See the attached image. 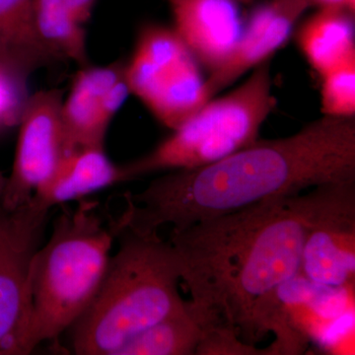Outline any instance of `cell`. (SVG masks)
<instances>
[{
	"label": "cell",
	"mask_w": 355,
	"mask_h": 355,
	"mask_svg": "<svg viewBox=\"0 0 355 355\" xmlns=\"http://www.w3.org/2000/svg\"><path fill=\"white\" fill-rule=\"evenodd\" d=\"M355 181V119L323 116L282 139L256 140L227 157L153 180L125 195L116 225L135 232L180 230L272 198Z\"/></svg>",
	"instance_id": "7a4b0ae2"
},
{
	"label": "cell",
	"mask_w": 355,
	"mask_h": 355,
	"mask_svg": "<svg viewBox=\"0 0 355 355\" xmlns=\"http://www.w3.org/2000/svg\"><path fill=\"white\" fill-rule=\"evenodd\" d=\"M321 78V109L324 116L354 118L355 60L327 72Z\"/></svg>",
	"instance_id": "ac0fdd59"
},
{
	"label": "cell",
	"mask_w": 355,
	"mask_h": 355,
	"mask_svg": "<svg viewBox=\"0 0 355 355\" xmlns=\"http://www.w3.org/2000/svg\"><path fill=\"white\" fill-rule=\"evenodd\" d=\"M7 178L3 176L1 172H0V198H1L2 193H3L4 187H6Z\"/></svg>",
	"instance_id": "7402d4cb"
},
{
	"label": "cell",
	"mask_w": 355,
	"mask_h": 355,
	"mask_svg": "<svg viewBox=\"0 0 355 355\" xmlns=\"http://www.w3.org/2000/svg\"><path fill=\"white\" fill-rule=\"evenodd\" d=\"M116 239L97 202L79 200L55 217L50 239L32 263L29 306L20 354L69 330L100 286Z\"/></svg>",
	"instance_id": "277c9868"
},
{
	"label": "cell",
	"mask_w": 355,
	"mask_h": 355,
	"mask_svg": "<svg viewBox=\"0 0 355 355\" xmlns=\"http://www.w3.org/2000/svg\"><path fill=\"white\" fill-rule=\"evenodd\" d=\"M275 106L268 60L227 95L210 99L153 151L121 165V182L151 173L196 169L227 157L258 140Z\"/></svg>",
	"instance_id": "5b68a950"
},
{
	"label": "cell",
	"mask_w": 355,
	"mask_h": 355,
	"mask_svg": "<svg viewBox=\"0 0 355 355\" xmlns=\"http://www.w3.org/2000/svg\"><path fill=\"white\" fill-rule=\"evenodd\" d=\"M53 60L35 27L34 0H0V62L27 79Z\"/></svg>",
	"instance_id": "9a60e30c"
},
{
	"label": "cell",
	"mask_w": 355,
	"mask_h": 355,
	"mask_svg": "<svg viewBox=\"0 0 355 355\" xmlns=\"http://www.w3.org/2000/svg\"><path fill=\"white\" fill-rule=\"evenodd\" d=\"M118 183H121V166L110 160L104 147H85L65 154L31 200L51 210Z\"/></svg>",
	"instance_id": "4fadbf2b"
},
{
	"label": "cell",
	"mask_w": 355,
	"mask_h": 355,
	"mask_svg": "<svg viewBox=\"0 0 355 355\" xmlns=\"http://www.w3.org/2000/svg\"><path fill=\"white\" fill-rule=\"evenodd\" d=\"M304 196L308 225L299 273L318 286H354L355 181L322 184Z\"/></svg>",
	"instance_id": "52a82bcc"
},
{
	"label": "cell",
	"mask_w": 355,
	"mask_h": 355,
	"mask_svg": "<svg viewBox=\"0 0 355 355\" xmlns=\"http://www.w3.org/2000/svg\"><path fill=\"white\" fill-rule=\"evenodd\" d=\"M64 92L49 89L28 97L19 125L12 172L0 205L14 209L29 202L67 154L62 105Z\"/></svg>",
	"instance_id": "9c48e42d"
},
{
	"label": "cell",
	"mask_w": 355,
	"mask_h": 355,
	"mask_svg": "<svg viewBox=\"0 0 355 355\" xmlns=\"http://www.w3.org/2000/svg\"><path fill=\"white\" fill-rule=\"evenodd\" d=\"M26 80L0 62V127L19 123L28 100Z\"/></svg>",
	"instance_id": "d6986e66"
},
{
	"label": "cell",
	"mask_w": 355,
	"mask_h": 355,
	"mask_svg": "<svg viewBox=\"0 0 355 355\" xmlns=\"http://www.w3.org/2000/svg\"><path fill=\"white\" fill-rule=\"evenodd\" d=\"M125 74L130 94L172 130L212 99L202 65L173 28L144 26Z\"/></svg>",
	"instance_id": "8992f818"
},
{
	"label": "cell",
	"mask_w": 355,
	"mask_h": 355,
	"mask_svg": "<svg viewBox=\"0 0 355 355\" xmlns=\"http://www.w3.org/2000/svg\"><path fill=\"white\" fill-rule=\"evenodd\" d=\"M312 6L310 0H270L256 9L243 25L227 60L209 72L207 88L212 98L249 70L270 60L291 36L296 23Z\"/></svg>",
	"instance_id": "30bf717a"
},
{
	"label": "cell",
	"mask_w": 355,
	"mask_h": 355,
	"mask_svg": "<svg viewBox=\"0 0 355 355\" xmlns=\"http://www.w3.org/2000/svg\"><path fill=\"white\" fill-rule=\"evenodd\" d=\"M312 6L321 7H342L354 14L355 0H310Z\"/></svg>",
	"instance_id": "44dd1931"
},
{
	"label": "cell",
	"mask_w": 355,
	"mask_h": 355,
	"mask_svg": "<svg viewBox=\"0 0 355 355\" xmlns=\"http://www.w3.org/2000/svg\"><path fill=\"white\" fill-rule=\"evenodd\" d=\"M354 16L342 7H321L298 30L299 49L320 76L355 60Z\"/></svg>",
	"instance_id": "5bb4252c"
},
{
	"label": "cell",
	"mask_w": 355,
	"mask_h": 355,
	"mask_svg": "<svg viewBox=\"0 0 355 355\" xmlns=\"http://www.w3.org/2000/svg\"><path fill=\"white\" fill-rule=\"evenodd\" d=\"M111 224L119 248L90 304L69 329L74 354L114 355L142 331L187 306L171 243L158 233Z\"/></svg>",
	"instance_id": "3957f363"
},
{
	"label": "cell",
	"mask_w": 355,
	"mask_h": 355,
	"mask_svg": "<svg viewBox=\"0 0 355 355\" xmlns=\"http://www.w3.org/2000/svg\"><path fill=\"white\" fill-rule=\"evenodd\" d=\"M307 225L298 193L172 229L169 242L202 334L231 331L254 345L272 331L280 287L300 272Z\"/></svg>",
	"instance_id": "6da1fadb"
},
{
	"label": "cell",
	"mask_w": 355,
	"mask_h": 355,
	"mask_svg": "<svg viewBox=\"0 0 355 355\" xmlns=\"http://www.w3.org/2000/svg\"><path fill=\"white\" fill-rule=\"evenodd\" d=\"M242 1H249V0H242Z\"/></svg>",
	"instance_id": "603a6c76"
},
{
	"label": "cell",
	"mask_w": 355,
	"mask_h": 355,
	"mask_svg": "<svg viewBox=\"0 0 355 355\" xmlns=\"http://www.w3.org/2000/svg\"><path fill=\"white\" fill-rule=\"evenodd\" d=\"M125 71L123 62L84 67L77 72L62 105L67 153L85 147H104L107 130L101 121L105 95Z\"/></svg>",
	"instance_id": "7c38bea8"
},
{
	"label": "cell",
	"mask_w": 355,
	"mask_h": 355,
	"mask_svg": "<svg viewBox=\"0 0 355 355\" xmlns=\"http://www.w3.org/2000/svg\"><path fill=\"white\" fill-rule=\"evenodd\" d=\"M34 21L40 40L55 60L87 67L84 25L76 19L62 0H34Z\"/></svg>",
	"instance_id": "2e32d148"
},
{
	"label": "cell",
	"mask_w": 355,
	"mask_h": 355,
	"mask_svg": "<svg viewBox=\"0 0 355 355\" xmlns=\"http://www.w3.org/2000/svg\"><path fill=\"white\" fill-rule=\"evenodd\" d=\"M76 19L85 25L92 17L97 0H62Z\"/></svg>",
	"instance_id": "ffe728a7"
},
{
	"label": "cell",
	"mask_w": 355,
	"mask_h": 355,
	"mask_svg": "<svg viewBox=\"0 0 355 355\" xmlns=\"http://www.w3.org/2000/svg\"><path fill=\"white\" fill-rule=\"evenodd\" d=\"M49 212L32 200L14 209L0 205V354H20L30 272Z\"/></svg>",
	"instance_id": "ba28073f"
},
{
	"label": "cell",
	"mask_w": 355,
	"mask_h": 355,
	"mask_svg": "<svg viewBox=\"0 0 355 355\" xmlns=\"http://www.w3.org/2000/svg\"><path fill=\"white\" fill-rule=\"evenodd\" d=\"M174 30L198 62L214 71L234 49L243 29L234 0H167Z\"/></svg>",
	"instance_id": "8fae6325"
},
{
	"label": "cell",
	"mask_w": 355,
	"mask_h": 355,
	"mask_svg": "<svg viewBox=\"0 0 355 355\" xmlns=\"http://www.w3.org/2000/svg\"><path fill=\"white\" fill-rule=\"evenodd\" d=\"M202 338V328L189 302L183 310L153 324L114 355H193Z\"/></svg>",
	"instance_id": "e0dca14e"
}]
</instances>
